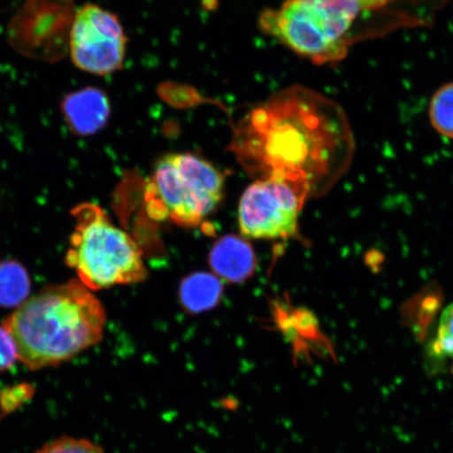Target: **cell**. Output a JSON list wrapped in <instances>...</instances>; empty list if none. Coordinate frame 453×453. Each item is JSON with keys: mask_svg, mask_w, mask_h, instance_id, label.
<instances>
[{"mask_svg": "<svg viewBox=\"0 0 453 453\" xmlns=\"http://www.w3.org/2000/svg\"><path fill=\"white\" fill-rule=\"evenodd\" d=\"M355 146L352 127L337 102L308 88L293 87L242 119L231 150L252 172L264 177L302 175L314 190L344 173Z\"/></svg>", "mask_w": 453, "mask_h": 453, "instance_id": "cell-1", "label": "cell"}, {"mask_svg": "<svg viewBox=\"0 0 453 453\" xmlns=\"http://www.w3.org/2000/svg\"><path fill=\"white\" fill-rule=\"evenodd\" d=\"M106 315L101 303L79 280L44 288L4 322L19 359L30 370L54 366L97 344Z\"/></svg>", "mask_w": 453, "mask_h": 453, "instance_id": "cell-2", "label": "cell"}, {"mask_svg": "<svg viewBox=\"0 0 453 453\" xmlns=\"http://www.w3.org/2000/svg\"><path fill=\"white\" fill-rule=\"evenodd\" d=\"M75 232L66 264L90 291L129 285L146 279L142 252L127 232L117 228L104 209L92 203L73 209Z\"/></svg>", "mask_w": 453, "mask_h": 453, "instance_id": "cell-3", "label": "cell"}, {"mask_svg": "<svg viewBox=\"0 0 453 453\" xmlns=\"http://www.w3.org/2000/svg\"><path fill=\"white\" fill-rule=\"evenodd\" d=\"M223 194L222 173L191 154L164 156L146 186L151 213L185 226L200 225L218 207Z\"/></svg>", "mask_w": 453, "mask_h": 453, "instance_id": "cell-4", "label": "cell"}, {"mask_svg": "<svg viewBox=\"0 0 453 453\" xmlns=\"http://www.w3.org/2000/svg\"><path fill=\"white\" fill-rule=\"evenodd\" d=\"M311 187L302 175L275 173L248 187L239 206L242 234L249 239H287L296 234L299 212Z\"/></svg>", "mask_w": 453, "mask_h": 453, "instance_id": "cell-5", "label": "cell"}, {"mask_svg": "<svg viewBox=\"0 0 453 453\" xmlns=\"http://www.w3.org/2000/svg\"><path fill=\"white\" fill-rule=\"evenodd\" d=\"M76 13L73 0H25L9 22L8 43L27 58L54 64L70 52Z\"/></svg>", "mask_w": 453, "mask_h": 453, "instance_id": "cell-6", "label": "cell"}, {"mask_svg": "<svg viewBox=\"0 0 453 453\" xmlns=\"http://www.w3.org/2000/svg\"><path fill=\"white\" fill-rule=\"evenodd\" d=\"M127 38L115 14L87 4L77 11L71 31L70 53L78 69L106 76L121 70Z\"/></svg>", "mask_w": 453, "mask_h": 453, "instance_id": "cell-7", "label": "cell"}, {"mask_svg": "<svg viewBox=\"0 0 453 453\" xmlns=\"http://www.w3.org/2000/svg\"><path fill=\"white\" fill-rule=\"evenodd\" d=\"M60 111L67 128L79 137L98 134L111 117V101L104 89L88 87L66 95Z\"/></svg>", "mask_w": 453, "mask_h": 453, "instance_id": "cell-8", "label": "cell"}, {"mask_svg": "<svg viewBox=\"0 0 453 453\" xmlns=\"http://www.w3.org/2000/svg\"><path fill=\"white\" fill-rule=\"evenodd\" d=\"M209 260L215 275L230 282L246 280L257 265L250 243L239 235H226L215 242Z\"/></svg>", "mask_w": 453, "mask_h": 453, "instance_id": "cell-9", "label": "cell"}, {"mask_svg": "<svg viewBox=\"0 0 453 453\" xmlns=\"http://www.w3.org/2000/svg\"><path fill=\"white\" fill-rule=\"evenodd\" d=\"M223 294V283L217 275L195 273L183 280L180 288V299L183 307L191 313L211 310Z\"/></svg>", "mask_w": 453, "mask_h": 453, "instance_id": "cell-10", "label": "cell"}, {"mask_svg": "<svg viewBox=\"0 0 453 453\" xmlns=\"http://www.w3.org/2000/svg\"><path fill=\"white\" fill-rule=\"evenodd\" d=\"M30 288L26 269L15 260L0 258V305L19 308L27 299Z\"/></svg>", "mask_w": 453, "mask_h": 453, "instance_id": "cell-11", "label": "cell"}, {"mask_svg": "<svg viewBox=\"0 0 453 453\" xmlns=\"http://www.w3.org/2000/svg\"><path fill=\"white\" fill-rule=\"evenodd\" d=\"M428 118L435 133L453 140V82L435 90L429 102Z\"/></svg>", "mask_w": 453, "mask_h": 453, "instance_id": "cell-12", "label": "cell"}, {"mask_svg": "<svg viewBox=\"0 0 453 453\" xmlns=\"http://www.w3.org/2000/svg\"><path fill=\"white\" fill-rule=\"evenodd\" d=\"M430 353L438 358L453 359V303L440 317L437 336L430 347Z\"/></svg>", "mask_w": 453, "mask_h": 453, "instance_id": "cell-13", "label": "cell"}, {"mask_svg": "<svg viewBox=\"0 0 453 453\" xmlns=\"http://www.w3.org/2000/svg\"><path fill=\"white\" fill-rule=\"evenodd\" d=\"M34 453H105L104 449L87 439L64 437L45 444Z\"/></svg>", "mask_w": 453, "mask_h": 453, "instance_id": "cell-14", "label": "cell"}, {"mask_svg": "<svg viewBox=\"0 0 453 453\" xmlns=\"http://www.w3.org/2000/svg\"><path fill=\"white\" fill-rule=\"evenodd\" d=\"M17 359L19 352L14 339L4 326H0V372L12 367Z\"/></svg>", "mask_w": 453, "mask_h": 453, "instance_id": "cell-15", "label": "cell"}, {"mask_svg": "<svg viewBox=\"0 0 453 453\" xmlns=\"http://www.w3.org/2000/svg\"><path fill=\"white\" fill-rule=\"evenodd\" d=\"M203 4L208 9H214L218 5V0H203Z\"/></svg>", "mask_w": 453, "mask_h": 453, "instance_id": "cell-16", "label": "cell"}, {"mask_svg": "<svg viewBox=\"0 0 453 453\" xmlns=\"http://www.w3.org/2000/svg\"><path fill=\"white\" fill-rule=\"evenodd\" d=\"M423 2L437 5V7L441 8L443 7V5L446 4L449 0H423Z\"/></svg>", "mask_w": 453, "mask_h": 453, "instance_id": "cell-17", "label": "cell"}]
</instances>
